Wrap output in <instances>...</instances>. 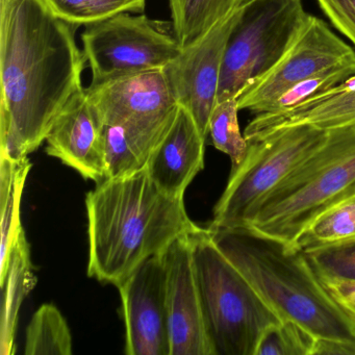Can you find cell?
Wrapping results in <instances>:
<instances>
[{
  "instance_id": "4316f807",
  "label": "cell",
  "mask_w": 355,
  "mask_h": 355,
  "mask_svg": "<svg viewBox=\"0 0 355 355\" xmlns=\"http://www.w3.org/2000/svg\"><path fill=\"white\" fill-rule=\"evenodd\" d=\"M324 282L355 284V239L306 253Z\"/></svg>"
},
{
  "instance_id": "83f0119b",
  "label": "cell",
  "mask_w": 355,
  "mask_h": 355,
  "mask_svg": "<svg viewBox=\"0 0 355 355\" xmlns=\"http://www.w3.org/2000/svg\"><path fill=\"white\" fill-rule=\"evenodd\" d=\"M332 26L355 46V0H317Z\"/></svg>"
},
{
  "instance_id": "2e32d148",
  "label": "cell",
  "mask_w": 355,
  "mask_h": 355,
  "mask_svg": "<svg viewBox=\"0 0 355 355\" xmlns=\"http://www.w3.org/2000/svg\"><path fill=\"white\" fill-rule=\"evenodd\" d=\"M318 130L355 128V74L344 82L296 107L277 113L257 114L244 132L248 142L294 126Z\"/></svg>"
},
{
  "instance_id": "cb8c5ba5",
  "label": "cell",
  "mask_w": 355,
  "mask_h": 355,
  "mask_svg": "<svg viewBox=\"0 0 355 355\" xmlns=\"http://www.w3.org/2000/svg\"><path fill=\"white\" fill-rule=\"evenodd\" d=\"M239 111L238 98L217 103L209 124L214 146L230 157L232 168L242 163L248 150V141L241 132L239 125Z\"/></svg>"
},
{
  "instance_id": "5b68a950",
  "label": "cell",
  "mask_w": 355,
  "mask_h": 355,
  "mask_svg": "<svg viewBox=\"0 0 355 355\" xmlns=\"http://www.w3.org/2000/svg\"><path fill=\"white\" fill-rule=\"evenodd\" d=\"M207 338L214 355H255L266 328L282 321L207 228L189 234Z\"/></svg>"
},
{
  "instance_id": "7a4b0ae2",
  "label": "cell",
  "mask_w": 355,
  "mask_h": 355,
  "mask_svg": "<svg viewBox=\"0 0 355 355\" xmlns=\"http://www.w3.org/2000/svg\"><path fill=\"white\" fill-rule=\"evenodd\" d=\"M88 275L118 286L147 259L198 226L184 198L159 190L146 168L105 178L87 194Z\"/></svg>"
},
{
  "instance_id": "d6986e66",
  "label": "cell",
  "mask_w": 355,
  "mask_h": 355,
  "mask_svg": "<svg viewBox=\"0 0 355 355\" xmlns=\"http://www.w3.org/2000/svg\"><path fill=\"white\" fill-rule=\"evenodd\" d=\"M31 168L32 164L28 157H24L18 161L0 157V279H3L5 276L14 242L24 230L20 220V205Z\"/></svg>"
},
{
  "instance_id": "4fadbf2b",
  "label": "cell",
  "mask_w": 355,
  "mask_h": 355,
  "mask_svg": "<svg viewBox=\"0 0 355 355\" xmlns=\"http://www.w3.org/2000/svg\"><path fill=\"white\" fill-rule=\"evenodd\" d=\"M47 155L96 184L107 178L103 125L86 91L72 97L53 122L46 140Z\"/></svg>"
},
{
  "instance_id": "603a6c76",
  "label": "cell",
  "mask_w": 355,
  "mask_h": 355,
  "mask_svg": "<svg viewBox=\"0 0 355 355\" xmlns=\"http://www.w3.org/2000/svg\"><path fill=\"white\" fill-rule=\"evenodd\" d=\"M58 17L88 26L120 13H142L146 0H43Z\"/></svg>"
},
{
  "instance_id": "9a60e30c",
  "label": "cell",
  "mask_w": 355,
  "mask_h": 355,
  "mask_svg": "<svg viewBox=\"0 0 355 355\" xmlns=\"http://www.w3.org/2000/svg\"><path fill=\"white\" fill-rule=\"evenodd\" d=\"M205 141L192 115L178 105L171 128L146 166L159 190L184 198L189 184L205 167Z\"/></svg>"
},
{
  "instance_id": "6da1fadb",
  "label": "cell",
  "mask_w": 355,
  "mask_h": 355,
  "mask_svg": "<svg viewBox=\"0 0 355 355\" xmlns=\"http://www.w3.org/2000/svg\"><path fill=\"white\" fill-rule=\"evenodd\" d=\"M80 26L55 16L43 0L0 7V157H28L58 116L84 90L87 64Z\"/></svg>"
},
{
  "instance_id": "f1b7e54d",
  "label": "cell",
  "mask_w": 355,
  "mask_h": 355,
  "mask_svg": "<svg viewBox=\"0 0 355 355\" xmlns=\"http://www.w3.org/2000/svg\"><path fill=\"white\" fill-rule=\"evenodd\" d=\"M336 300L355 320V284L348 282H325Z\"/></svg>"
},
{
  "instance_id": "4dcf8cb0",
  "label": "cell",
  "mask_w": 355,
  "mask_h": 355,
  "mask_svg": "<svg viewBox=\"0 0 355 355\" xmlns=\"http://www.w3.org/2000/svg\"><path fill=\"white\" fill-rule=\"evenodd\" d=\"M9 1L10 0H0V7H3V6L7 5Z\"/></svg>"
},
{
  "instance_id": "ba28073f",
  "label": "cell",
  "mask_w": 355,
  "mask_h": 355,
  "mask_svg": "<svg viewBox=\"0 0 355 355\" xmlns=\"http://www.w3.org/2000/svg\"><path fill=\"white\" fill-rule=\"evenodd\" d=\"M167 24L120 13L85 26L80 39L92 73L90 86L165 68L182 49Z\"/></svg>"
},
{
  "instance_id": "5bb4252c",
  "label": "cell",
  "mask_w": 355,
  "mask_h": 355,
  "mask_svg": "<svg viewBox=\"0 0 355 355\" xmlns=\"http://www.w3.org/2000/svg\"><path fill=\"white\" fill-rule=\"evenodd\" d=\"M85 91L103 125L163 115L178 105L164 68L114 78Z\"/></svg>"
},
{
  "instance_id": "7402d4cb",
  "label": "cell",
  "mask_w": 355,
  "mask_h": 355,
  "mask_svg": "<svg viewBox=\"0 0 355 355\" xmlns=\"http://www.w3.org/2000/svg\"><path fill=\"white\" fill-rule=\"evenodd\" d=\"M24 354H72L69 326L55 305L43 304L33 315L26 329Z\"/></svg>"
},
{
  "instance_id": "30bf717a",
  "label": "cell",
  "mask_w": 355,
  "mask_h": 355,
  "mask_svg": "<svg viewBox=\"0 0 355 355\" xmlns=\"http://www.w3.org/2000/svg\"><path fill=\"white\" fill-rule=\"evenodd\" d=\"M246 5L218 22L205 36L182 49L164 70L176 103L194 118L207 139L209 118L217 105L224 53Z\"/></svg>"
},
{
  "instance_id": "8992f818",
  "label": "cell",
  "mask_w": 355,
  "mask_h": 355,
  "mask_svg": "<svg viewBox=\"0 0 355 355\" xmlns=\"http://www.w3.org/2000/svg\"><path fill=\"white\" fill-rule=\"evenodd\" d=\"M331 132L300 125L248 142L240 165L214 209L209 228L247 227L263 201L329 139Z\"/></svg>"
},
{
  "instance_id": "484cf974",
  "label": "cell",
  "mask_w": 355,
  "mask_h": 355,
  "mask_svg": "<svg viewBox=\"0 0 355 355\" xmlns=\"http://www.w3.org/2000/svg\"><path fill=\"white\" fill-rule=\"evenodd\" d=\"M355 74V64L340 66L318 76H311L282 93L263 113H277L296 107L321 93L330 90Z\"/></svg>"
},
{
  "instance_id": "277c9868",
  "label": "cell",
  "mask_w": 355,
  "mask_h": 355,
  "mask_svg": "<svg viewBox=\"0 0 355 355\" xmlns=\"http://www.w3.org/2000/svg\"><path fill=\"white\" fill-rule=\"evenodd\" d=\"M355 195V128L331 130L327 142L265 200L247 227L292 245L330 207Z\"/></svg>"
},
{
  "instance_id": "44dd1931",
  "label": "cell",
  "mask_w": 355,
  "mask_h": 355,
  "mask_svg": "<svg viewBox=\"0 0 355 355\" xmlns=\"http://www.w3.org/2000/svg\"><path fill=\"white\" fill-rule=\"evenodd\" d=\"M355 239V195L318 216L292 246L307 253Z\"/></svg>"
},
{
  "instance_id": "e0dca14e",
  "label": "cell",
  "mask_w": 355,
  "mask_h": 355,
  "mask_svg": "<svg viewBox=\"0 0 355 355\" xmlns=\"http://www.w3.org/2000/svg\"><path fill=\"white\" fill-rule=\"evenodd\" d=\"M178 110V105L163 115L103 125L105 178H120L145 169L171 128Z\"/></svg>"
},
{
  "instance_id": "ac0fdd59",
  "label": "cell",
  "mask_w": 355,
  "mask_h": 355,
  "mask_svg": "<svg viewBox=\"0 0 355 355\" xmlns=\"http://www.w3.org/2000/svg\"><path fill=\"white\" fill-rule=\"evenodd\" d=\"M36 284L37 277L31 261L30 244L26 240V232L22 230L12 247L5 276L0 279L3 291L0 321L1 355H13L15 352V334L20 307Z\"/></svg>"
},
{
  "instance_id": "9c48e42d",
  "label": "cell",
  "mask_w": 355,
  "mask_h": 355,
  "mask_svg": "<svg viewBox=\"0 0 355 355\" xmlns=\"http://www.w3.org/2000/svg\"><path fill=\"white\" fill-rule=\"evenodd\" d=\"M349 64H355L354 49L336 36L326 22L309 14L277 63L241 91L239 107L255 115L263 113L291 87Z\"/></svg>"
},
{
  "instance_id": "d4e9b609",
  "label": "cell",
  "mask_w": 355,
  "mask_h": 355,
  "mask_svg": "<svg viewBox=\"0 0 355 355\" xmlns=\"http://www.w3.org/2000/svg\"><path fill=\"white\" fill-rule=\"evenodd\" d=\"M317 338L290 320L266 328L255 355H313Z\"/></svg>"
},
{
  "instance_id": "52a82bcc",
  "label": "cell",
  "mask_w": 355,
  "mask_h": 355,
  "mask_svg": "<svg viewBox=\"0 0 355 355\" xmlns=\"http://www.w3.org/2000/svg\"><path fill=\"white\" fill-rule=\"evenodd\" d=\"M307 16L302 0L247 3L226 46L217 103L238 98L249 83L271 69L292 44Z\"/></svg>"
},
{
  "instance_id": "ffe728a7",
  "label": "cell",
  "mask_w": 355,
  "mask_h": 355,
  "mask_svg": "<svg viewBox=\"0 0 355 355\" xmlns=\"http://www.w3.org/2000/svg\"><path fill=\"white\" fill-rule=\"evenodd\" d=\"M251 0H169L174 35L182 49L200 40L218 22Z\"/></svg>"
},
{
  "instance_id": "7c38bea8",
  "label": "cell",
  "mask_w": 355,
  "mask_h": 355,
  "mask_svg": "<svg viewBox=\"0 0 355 355\" xmlns=\"http://www.w3.org/2000/svg\"><path fill=\"white\" fill-rule=\"evenodd\" d=\"M170 355H214L207 338L189 234L163 252Z\"/></svg>"
},
{
  "instance_id": "3957f363",
  "label": "cell",
  "mask_w": 355,
  "mask_h": 355,
  "mask_svg": "<svg viewBox=\"0 0 355 355\" xmlns=\"http://www.w3.org/2000/svg\"><path fill=\"white\" fill-rule=\"evenodd\" d=\"M207 230L280 320L295 322L317 338L355 345V320L318 275L306 253L249 227Z\"/></svg>"
},
{
  "instance_id": "f546056e",
  "label": "cell",
  "mask_w": 355,
  "mask_h": 355,
  "mask_svg": "<svg viewBox=\"0 0 355 355\" xmlns=\"http://www.w3.org/2000/svg\"><path fill=\"white\" fill-rule=\"evenodd\" d=\"M313 355H355V345L317 338Z\"/></svg>"
},
{
  "instance_id": "8fae6325",
  "label": "cell",
  "mask_w": 355,
  "mask_h": 355,
  "mask_svg": "<svg viewBox=\"0 0 355 355\" xmlns=\"http://www.w3.org/2000/svg\"><path fill=\"white\" fill-rule=\"evenodd\" d=\"M128 355H170L163 253L150 257L117 286Z\"/></svg>"
}]
</instances>
